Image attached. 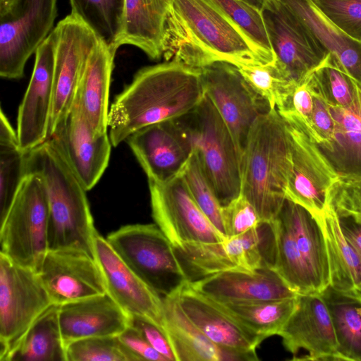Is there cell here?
Wrapping results in <instances>:
<instances>
[{"label":"cell","instance_id":"1","mask_svg":"<svg viewBox=\"0 0 361 361\" xmlns=\"http://www.w3.org/2000/svg\"><path fill=\"white\" fill-rule=\"evenodd\" d=\"M205 95L200 69L173 61L141 68L110 106L108 132L112 146L147 126L186 115Z\"/></svg>","mask_w":361,"mask_h":361},{"label":"cell","instance_id":"2","mask_svg":"<svg viewBox=\"0 0 361 361\" xmlns=\"http://www.w3.org/2000/svg\"><path fill=\"white\" fill-rule=\"evenodd\" d=\"M163 58L197 69L217 61L265 65L242 32L207 0H172Z\"/></svg>","mask_w":361,"mask_h":361},{"label":"cell","instance_id":"3","mask_svg":"<svg viewBox=\"0 0 361 361\" xmlns=\"http://www.w3.org/2000/svg\"><path fill=\"white\" fill-rule=\"evenodd\" d=\"M27 171L42 176L49 200L48 250H73L95 259L97 233L87 190L50 140L27 153Z\"/></svg>","mask_w":361,"mask_h":361},{"label":"cell","instance_id":"4","mask_svg":"<svg viewBox=\"0 0 361 361\" xmlns=\"http://www.w3.org/2000/svg\"><path fill=\"white\" fill-rule=\"evenodd\" d=\"M240 171V194L262 222H272L286 197L291 171L290 137L276 108L253 123L241 154Z\"/></svg>","mask_w":361,"mask_h":361},{"label":"cell","instance_id":"5","mask_svg":"<svg viewBox=\"0 0 361 361\" xmlns=\"http://www.w3.org/2000/svg\"><path fill=\"white\" fill-rule=\"evenodd\" d=\"M178 120L221 205L228 204L241 192V154L228 126L207 95Z\"/></svg>","mask_w":361,"mask_h":361},{"label":"cell","instance_id":"6","mask_svg":"<svg viewBox=\"0 0 361 361\" xmlns=\"http://www.w3.org/2000/svg\"><path fill=\"white\" fill-rule=\"evenodd\" d=\"M106 239L121 260L161 298L190 281L174 246L156 224L126 225Z\"/></svg>","mask_w":361,"mask_h":361},{"label":"cell","instance_id":"7","mask_svg":"<svg viewBox=\"0 0 361 361\" xmlns=\"http://www.w3.org/2000/svg\"><path fill=\"white\" fill-rule=\"evenodd\" d=\"M48 222L45 183L40 174L29 173L0 221V254L37 271L48 250Z\"/></svg>","mask_w":361,"mask_h":361},{"label":"cell","instance_id":"8","mask_svg":"<svg viewBox=\"0 0 361 361\" xmlns=\"http://www.w3.org/2000/svg\"><path fill=\"white\" fill-rule=\"evenodd\" d=\"M57 0H0V75L20 79L54 30Z\"/></svg>","mask_w":361,"mask_h":361},{"label":"cell","instance_id":"9","mask_svg":"<svg viewBox=\"0 0 361 361\" xmlns=\"http://www.w3.org/2000/svg\"><path fill=\"white\" fill-rule=\"evenodd\" d=\"M52 304L37 273L0 254V360Z\"/></svg>","mask_w":361,"mask_h":361},{"label":"cell","instance_id":"10","mask_svg":"<svg viewBox=\"0 0 361 361\" xmlns=\"http://www.w3.org/2000/svg\"><path fill=\"white\" fill-rule=\"evenodd\" d=\"M262 15L275 66L290 82L304 83L329 54L302 21L279 0H269Z\"/></svg>","mask_w":361,"mask_h":361},{"label":"cell","instance_id":"11","mask_svg":"<svg viewBox=\"0 0 361 361\" xmlns=\"http://www.w3.org/2000/svg\"><path fill=\"white\" fill-rule=\"evenodd\" d=\"M52 31L55 38L54 99L49 137L71 111L87 61L101 40L91 27L71 13Z\"/></svg>","mask_w":361,"mask_h":361},{"label":"cell","instance_id":"12","mask_svg":"<svg viewBox=\"0 0 361 361\" xmlns=\"http://www.w3.org/2000/svg\"><path fill=\"white\" fill-rule=\"evenodd\" d=\"M148 183L154 221L175 248L226 238L197 206L180 173L167 182Z\"/></svg>","mask_w":361,"mask_h":361},{"label":"cell","instance_id":"13","mask_svg":"<svg viewBox=\"0 0 361 361\" xmlns=\"http://www.w3.org/2000/svg\"><path fill=\"white\" fill-rule=\"evenodd\" d=\"M200 72L206 95L228 126L242 154L253 123L272 109L236 66L217 61L200 68Z\"/></svg>","mask_w":361,"mask_h":361},{"label":"cell","instance_id":"14","mask_svg":"<svg viewBox=\"0 0 361 361\" xmlns=\"http://www.w3.org/2000/svg\"><path fill=\"white\" fill-rule=\"evenodd\" d=\"M290 137L291 171L286 195L315 216L327 207L328 194L338 178L324 159L300 121L293 114H279Z\"/></svg>","mask_w":361,"mask_h":361},{"label":"cell","instance_id":"15","mask_svg":"<svg viewBox=\"0 0 361 361\" xmlns=\"http://www.w3.org/2000/svg\"><path fill=\"white\" fill-rule=\"evenodd\" d=\"M57 148L85 189H92L106 169L111 150L109 133L96 134L79 105L71 111L50 135Z\"/></svg>","mask_w":361,"mask_h":361},{"label":"cell","instance_id":"16","mask_svg":"<svg viewBox=\"0 0 361 361\" xmlns=\"http://www.w3.org/2000/svg\"><path fill=\"white\" fill-rule=\"evenodd\" d=\"M148 181L167 182L181 173L193 153L189 135L178 120L140 129L126 141Z\"/></svg>","mask_w":361,"mask_h":361},{"label":"cell","instance_id":"17","mask_svg":"<svg viewBox=\"0 0 361 361\" xmlns=\"http://www.w3.org/2000/svg\"><path fill=\"white\" fill-rule=\"evenodd\" d=\"M279 336L287 351L300 360L341 361L329 310L320 294H297L293 312Z\"/></svg>","mask_w":361,"mask_h":361},{"label":"cell","instance_id":"18","mask_svg":"<svg viewBox=\"0 0 361 361\" xmlns=\"http://www.w3.org/2000/svg\"><path fill=\"white\" fill-rule=\"evenodd\" d=\"M55 38L53 31L35 52L32 73L19 106L16 131L28 153L49 138L54 99Z\"/></svg>","mask_w":361,"mask_h":361},{"label":"cell","instance_id":"19","mask_svg":"<svg viewBox=\"0 0 361 361\" xmlns=\"http://www.w3.org/2000/svg\"><path fill=\"white\" fill-rule=\"evenodd\" d=\"M36 272L54 305L106 293L96 259L80 251L48 250Z\"/></svg>","mask_w":361,"mask_h":361},{"label":"cell","instance_id":"20","mask_svg":"<svg viewBox=\"0 0 361 361\" xmlns=\"http://www.w3.org/2000/svg\"><path fill=\"white\" fill-rule=\"evenodd\" d=\"M94 254L106 293L130 317H145L164 329L162 298L121 260L98 233L94 238Z\"/></svg>","mask_w":361,"mask_h":361},{"label":"cell","instance_id":"21","mask_svg":"<svg viewBox=\"0 0 361 361\" xmlns=\"http://www.w3.org/2000/svg\"><path fill=\"white\" fill-rule=\"evenodd\" d=\"M178 302L192 323L219 347L258 360L256 349L264 341L219 303L195 290L188 281L176 291Z\"/></svg>","mask_w":361,"mask_h":361},{"label":"cell","instance_id":"22","mask_svg":"<svg viewBox=\"0 0 361 361\" xmlns=\"http://www.w3.org/2000/svg\"><path fill=\"white\" fill-rule=\"evenodd\" d=\"M190 283L195 290L219 303L276 300L297 295L270 267L255 271L226 270Z\"/></svg>","mask_w":361,"mask_h":361},{"label":"cell","instance_id":"23","mask_svg":"<svg viewBox=\"0 0 361 361\" xmlns=\"http://www.w3.org/2000/svg\"><path fill=\"white\" fill-rule=\"evenodd\" d=\"M130 317L106 293L59 305V320L66 345L91 337L118 336Z\"/></svg>","mask_w":361,"mask_h":361},{"label":"cell","instance_id":"24","mask_svg":"<svg viewBox=\"0 0 361 361\" xmlns=\"http://www.w3.org/2000/svg\"><path fill=\"white\" fill-rule=\"evenodd\" d=\"M329 107L333 134L328 142L315 145L338 180L361 181V86L350 106Z\"/></svg>","mask_w":361,"mask_h":361},{"label":"cell","instance_id":"25","mask_svg":"<svg viewBox=\"0 0 361 361\" xmlns=\"http://www.w3.org/2000/svg\"><path fill=\"white\" fill-rule=\"evenodd\" d=\"M175 292L162 298L164 331L177 361H253L248 355L218 346L187 317Z\"/></svg>","mask_w":361,"mask_h":361},{"label":"cell","instance_id":"26","mask_svg":"<svg viewBox=\"0 0 361 361\" xmlns=\"http://www.w3.org/2000/svg\"><path fill=\"white\" fill-rule=\"evenodd\" d=\"M172 0H124L122 27L114 49L129 44L149 59L163 58L166 20Z\"/></svg>","mask_w":361,"mask_h":361},{"label":"cell","instance_id":"27","mask_svg":"<svg viewBox=\"0 0 361 361\" xmlns=\"http://www.w3.org/2000/svg\"><path fill=\"white\" fill-rule=\"evenodd\" d=\"M306 26L336 65L361 86V42L338 28L312 0H279Z\"/></svg>","mask_w":361,"mask_h":361},{"label":"cell","instance_id":"28","mask_svg":"<svg viewBox=\"0 0 361 361\" xmlns=\"http://www.w3.org/2000/svg\"><path fill=\"white\" fill-rule=\"evenodd\" d=\"M116 52L99 41L87 61L75 97V102L97 135L109 133V89Z\"/></svg>","mask_w":361,"mask_h":361},{"label":"cell","instance_id":"29","mask_svg":"<svg viewBox=\"0 0 361 361\" xmlns=\"http://www.w3.org/2000/svg\"><path fill=\"white\" fill-rule=\"evenodd\" d=\"M277 215L288 226L322 293L329 286V269L325 239L317 216L288 197Z\"/></svg>","mask_w":361,"mask_h":361},{"label":"cell","instance_id":"30","mask_svg":"<svg viewBox=\"0 0 361 361\" xmlns=\"http://www.w3.org/2000/svg\"><path fill=\"white\" fill-rule=\"evenodd\" d=\"M331 315L340 355L361 361V291H342L330 286L321 293Z\"/></svg>","mask_w":361,"mask_h":361},{"label":"cell","instance_id":"31","mask_svg":"<svg viewBox=\"0 0 361 361\" xmlns=\"http://www.w3.org/2000/svg\"><path fill=\"white\" fill-rule=\"evenodd\" d=\"M324 233L329 269V286L346 291L361 287V259L343 236L336 214L326 207L316 216Z\"/></svg>","mask_w":361,"mask_h":361},{"label":"cell","instance_id":"32","mask_svg":"<svg viewBox=\"0 0 361 361\" xmlns=\"http://www.w3.org/2000/svg\"><path fill=\"white\" fill-rule=\"evenodd\" d=\"M59 305H51L30 326L4 361H66L59 320Z\"/></svg>","mask_w":361,"mask_h":361},{"label":"cell","instance_id":"33","mask_svg":"<svg viewBox=\"0 0 361 361\" xmlns=\"http://www.w3.org/2000/svg\"><path fill=\"white\" fill-rule=\"evenodd\" d=\"M271 223L275 238L273 269L296 294H320L288 226L279 215Z\"/></svg>","mask_w":361,"mask_h":361},{"label":"cell","instance_id":"34","mask_svg":"<svg viewBox=\"0 0 361 361\" xmlns=\"http://www.w3.org/2000/svg\"><path fill=\"white\" fill-rule=\"evenodd\" d=\"M27 153L20 146L13 128L2 109L0 113V221L6 215L27 174Z\"/></svg>","mask_w":361,"mask_h":361},{"label":"cell","instance_id":"35","mask_svg":"<svg viewBox=\"0 0 361 361\" xmlns=\"http://www.w3.org/2000/svg\"><path fill=\"white\" fill-rule=\"evenodd\" d=\"M296 296L253 302L218 303L240 323L264 340L279 334L295 309Z\"/></svg>","mask_w":361,"mask_h":361},{"label":"cell","instance_id":"36","mask_svg":"<svg viewBox=\"0 0 361 361\" xmlns=\"http://www.w3.org/2000/svg\"><path fill=\"white\" fill-rule=\"evenodd\" d=\"M207 1L242 32L264 64L274 63L261 11L241 0Z\"/></svg>","mask_w":361,"mask_h":361},{"label":"cell","instance_id":"37","mask_svg":"<svg viewBox=\"0 0 361 361\" xmlns=\"http://www.w3.org/2000/svg\"><path fill=\"white\" fill-rule=\"evenodd\" d=\"M305 83L313 95L334 107H346L352 104L360 87L330 56L310 74Z\"/></svg>","mask_w":361,"mask_h":361},{"label":"cell","instance_id":"38","mask_svg":"<svg viewBox=\"0 0 361 361\" xmlns=\"http://www.w3.org/2000/svg\"><path fill=\"white\" fill-rule=\"evenodd\" d=\"M71 13L81 18L113 50L120 34L124 0H69Z\"/></svg>","mask_w":361,"mask_h":361},{"label":"cell","instance_id":"39","mask_svg":"<svg viewBox=\"0 0 361 361\" xmlns=\"http://www.w3.org/2000/svg\"><path fill=\"white\" fill-rule=\"evenodd\" d=\"M180 175L197 206L215 228L226 237L221 216L222 206L194 152Z\"/></svg>","mask_w":361,"mask_h":361},{"label":"cell","instance_id":"40","mask_svg":"<svg viewBox=\"0 0 361 361\" xmlns=\"http://www.w3.org/2000/svg\"><path fill=\"white\" fill-rule=\"evenodd\" d=\"M66 361H140L118 336L91 337L66 345Z\"/></svg>","mask_w":361,"mask_h":361},{"label":"cell","instance_id":"41","mask_svg":"<svg viewBox=\"0 0 361 361\" xmlns=\"http://www.w3.org/2000/svg\"><path fill=\"white\" fill-rule=\"evenodd\" d=\"M245 80L271 109L279 108L299 85L288 80L274 63L238 67Z\"/></svg>","mask_w":361,"mask_h":361},{"label":"cell","instance_id":"42","mask_svg":"<svg viewBox=\"0 0 361 361\" xmlns=\"http://www.w3.org/2000/svg\"><path fill=\"white\" fill-rule=\"evenodd\" d=\"M334 25L361 42V0H312Z\"/></svg>","mask_w":361,"mask_h":361},{"label":"cell","instance_id":"43","mask_svg":"<svg viewBox=\"0 0 361 361\" xmlns=\"http://www.w3.org/2000/svg\"><path fill=\"white\" fill-rule=\"evenodd\" d=\"M221 216L226 238L243 234L262 222L255 207L242 194L222 207Z\"/></svg>","mask_w":361,"mask_h":361},{"label":"cell","instance_id":"44","mask_svg":"<svg viewBox=\"0 0 361 361\" xmlns=\"http://www.w3.org/2000/svg\"><path fill=\"white\" fill-rule=\"evenodd\" d=\"M327 207L336 216L361 221V181H336L329 191Z\"/></svg>","mask_w":361,"mask_h":361},{"label":"cell","instance_id":"45","mask_svg":"<svg viewBox=\"0 0 361 361\" xmlns=\"http://www.w3.org/2000/svg\"><path fill=\"white\" fill-rule=\"evenodd\" d=\"M314 96V108L312 116L307 125H303L307 133L315 144L328 142L334 130V120L329 105L322 99Z\"/></svg>","mask_w":361,"mask_h":361},{"label":"cell","instance_id":"46","mask_svg":"<svg viewBox=\"0 0 361 361\" xmlns=\"http://www.w3.org/2000/svg\"><path fill=\"white\" fill-rule=\"evenodd\" d=\"M130 325L137 329L149 344L168 361H177L173 349L164 329L142 317H130Z\"/></svg>","mask_w":361,"mask_h":361},{"label":"cell","instance_id":"47","mask_svg":"<svg viewBox=\"0 0 361 361\" xmlns=\"http://www.w3.org/2000/svg\"><path fill=\"white\" fill-rule=\"evenodd\" d=\"M313 108L314 96L304 82L296 86L276 110L279 114H293L307 125Z\"/></svg>","mask_w":361,"mask_h":361},{"label":"cell","instance_id":"48","mask_svg":"<svg viewBox=\"0 0 361 361\" xmlns=\"http://www.w3.org/2000/svg\"><path fill=\"white\" fill-rule=\"evenodd\" d=\"M118 337L121 342L141 360L168 361L154 349L140 333L129 325Z\"/></svg>","mask_w":361,"mask_h":361},{"label":"cell","instance_id":"49","mask_svg":"<svg viewBox=\"0 0 361 361\" xmlns=\"http://www.w3.org/2000/svg\"><path fill=\"white\" fill-rule=\"evenodd\" d=\"M337 217L343 236L361 259V221L346 216Z\"/></svg>","mask_w":361,"mask_h":361},{"label":"cell","instance_id":"50","mask_svg":"<svg viewBox=\"0 0 361 361\" xmlns=\"http://www.w3.org/2000/svg\"><path fill=\"white\" fill-rule=\"evenodd\" d=\"M241 1H244L245 3L249 4L250 6H252L253 8H255L262 12V11L265 7V6L267 4V3L269 2V0H241Z\"/></svg>","mask_w":361,"mask_h":361},{"label":"cell","instance_id":"51","mask_svg":"<svg viewBox=\"0 0 361 361\" xmlns=\"http://www.w3.org/2000/svg\"><path fill=\"white\" fill-rule=\"evenodd\" d=\"M359 290L361 291V287L359 288Z\"/></svg>","mask_w":361,"mask_h":361}]
</instances>
